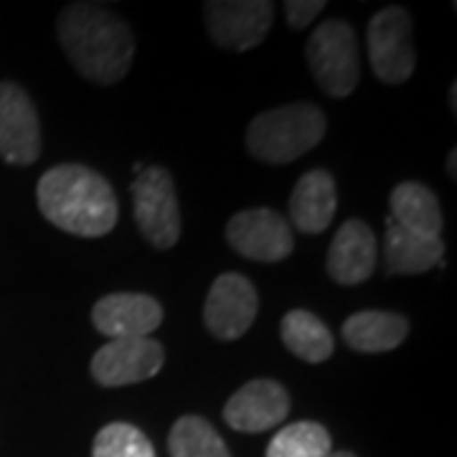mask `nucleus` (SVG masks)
I'll return each mask as SVG.
<instances>
[{
    "label": "nucleus",
    "mask_w": 457,
    "mask_h": 457,
    "mask_svg": "<svg viewBox=\"0 0 457 457\" xmlns=\"http://www.w3.org/2000/svg\"><path fill=\"white\" fill-rule=\"evenodd\" d=\"M92 323L102 336H110V341L150 338V333L163 323V308L150 295L112 293L92 308Z\"/></svg>",
    "instance_id": "13"
},
{
    "label": "nucleus",
    "mask_w": 457,
    "mask_h": 457,
    "mask_svg": "<svg viewBox=\"0 0 457 457\" xmlns=\"http://www.w3.org/2000/svg\"><path fill=\"white\" fill-rule=\"evenodd\" d=\"M285 11H287V23L295 31H303L315 21V16H320V11H326V3L323 0H290L285 3Z\"/></svg>",
    "instance_id": "23"
},
{
    "label": "nucleus",
    "mask_w": 457,
    "mask_h": 457,
    "mask_svg": "<svg viewBox=\"0 0 457 457\" xmlns=\"http://www.w3.org/2000/svg\"><path fill=\"white\" fill-rule=\"evenodd\" d=\"M394 224L407 228L420 237H440L442 234V206L437 196L417 180H404L392 191L389 198Z\"/></svg>",
    "instance_id": "18"
},
{
    "label": "nucleus",
    "mask_w": 457,
    "mask_h": 457,
    "mask_svg": "<svg viewBox=\"0 0 457 457\" xmlns=\"http://www.w3.org/2000/svg\"><path fill=\"white\" fill-rule=\"evenodd\" d=\"M378 245L371 227L361 219H348L333 237L326 270L338 285H361L374 275Z\"/></svg>",
    "instance_id": "14"
},
{
    "label": "nucleus",
    "mask_w": 457,
    "mask_h": 457,
    "mask_svg": "<svg viewBox=\"0 0 457 457\" xmlns=\"http://www.w3.org/2000/svg\"><path fill=\"white\" fill-rule=\"evenodd\" d=\"M260 312V295L254 285L237 272H227L213 279L206 305L204 323L219 341H237L252 328Z\"/></svg>",
    "instance_id": "9"
},
{
    "label": "nucleus",
    "mask_w": 457,
    "mask_h": 457,
    "mask_svg": "<svg viewBox=\"0 0 457 457\" xmlns=\"http://www.w3.org/2000/svg\"><path fill=\"white\" fill-rule=\"evenodd\" d=\"M41 153L38 114L26 89L0 82V158L11 165L36 163Z\"/></svg>",
    "instance_id": "11"
},
{
    "label": "nucleus",
    "mask_w": 457,
    "mask_h": 457,
    "mask_svg": "<svg viewBox=\"0 0 457 457\" xmlns=\"http://www.w3.org/2000/svg\"><path fill=\"white\" fill-rule=\"evenodd\" d=\"M227 242L237 254L254 262L287 260L295 246L287 219L272 209L234 213L227 224Z\"/></svg>",
    "instance_id": "10"
},
{
    "label": "nucleus",
    "mask_w": 457,
    "mask_h": 457,
    "mask_svg": "<svg viewBox=\"0 0 457 457\" xmlns=\"http://www.w3.org/2000/svg\"><path fill=\"white\" fill-rule=\"evenodd\" d=\"M212 38L228 51H249L267 38L275 5L267 0H212L204 5Z\"/></svg>",
    "instance_id": "7"
},
{
    "label": "nucleus",
    "mask_w": 457,
    "mask_h": 457,
    "mask_svg": "<svg viewBox=\"0 0 457 457\" xmlns=\"http://www.w3.org/2000/svg\"><path fill=\"white\" fill-rule=\"evenodd\" d=\"M170 457H231L224 440L204 417L186 414L168 435Z\"/></svg>",
    "instance_id": "20"
},
{
    "label": "nucleus",
    "mask_w": 457,
    "mask_h": 457,
    "mask_svg": "<svg viewBox=\"0 0 457 457\" xmlns=\"http://www.w3.org/2000/svg\"><path fill=\"white\" fill-rule=\"evenodd\" d=\"M132 209L140 234L155 249H170L180 239V206L176 183L165 168L150 165L132 180Z\"/></svg>",
    "instance_id": "5"
},
{
    "label": "nucleus",
    "mask_w": 457,
    "mask_h": 457,
    "mask_svg": "<svg viewBox=\"0 0 457 457\" xmlns=\"http://www.w3.org/2000/svg\"><path fill=\"white\" fill-rule=\"evenodd\" d=\"M59 41L84 79L114 84L125 79L135 56L130 26L99 3H71L59 16Z\"/></svg>",
    "instance_id": "1"
},
{
    "label": "nucleus",
    "mask_w": 457,
    "mask_h": 457,
    "mask_svg": "<svg viewBox=\"0 0 457 457\" xmlns=\"http://www.w3.org/2000/svg\"><path fill=\"white\" fill-rule=\"evenodd\" d=\"M163 345L153 338H114L92 359V378L99 386H130L147 381L163 369Z\"/></svg>",
    "instance_id": "8"
},
{
    "label": "nucleus",
    "mask_w": 457,
    "mask_h": 457,
    "mask_svg": "<svg viewBox=\"0 0 457 457\" xmlns=\"http://www.w3.org/2000/svg\"><path fill=\"white\" fill-rule=\"evenodd\" d=\"M92 457H155V447L135 425L112 422L97 432Z\"/></svg>",
    "instance_id": "22"
},
{
    "label": "nucleus",
    "mask_w": 457,
    "mask_h": 457,
    "mask_svg": "<svg viewBox=\"0 0 457 457\" xmlns=\"http://www.w3.org/2000/svg\"><path fill=\"white\" fill-rule=\"evenodd\" d=\"M369 62L386 84H404L414 74L411 18L404 8H384L369 23Z\"/></svg>",
    "instance_id": "6"
},
{
    "label": "nucleus",
    "mask_w": 457,
    "mask_h": 457,
    "mask_svg": "<svg viewBox=\"0 0 457 457\" xmlns=\"http://www.w3.org/2000/svg\"><path fill=\"white\" fill-rule=\"evenodd\" d=\"M330 453V435L318 422L287 425L267 447V457H326Z\"/></svg>",
    "instance_id": "21"
},
{
    "label": "nucleus",
    "mask_w": 457,
    "mask_h": 457,
    "mask_svg": "<svg viewBox=\"0 0 457 457\" xmlns=\"http://www.w3.org/2000/svg\"><path fill=\"white\" fill-rule=\"evenodd\" d=\"M326 457H356V455H353V453H345V450H343V453H330V455H326Z\"/></svg>",
    "instance_id": "25"
},
{
    "label": "nucleus",
    "mask_w": 457,
    "mask_h": 457,
    "mask_svg": "<svg viewBox=\"0 0 457 457\" xmlns=\"http://www.w3.org/2000/svg\"><path fill=\"white\" fill-rule=\"evenodd\" d=\"M285 348L305 363H323L333 356L336 341L328 326L311 311H290L279 323Z\"/></svg>",
    "instance_id": "19"
},
{
    "label": "nucleus",
    "mask_w": 457,
    "mask_h": 457,
    "mask_svg": "<svg viewBox=\"0 0 457 457\" xmlns=\"http://www.w3.org/2000/svg\"><path fill=\"white\" fill-rule=\"evenodd\" d=\"M455 158H457V150H450V161H447V168H450V176L455 179Z\"/></svg>",
    "instance_id": "24"
},
{
    "label": "nucleus",
    "mask_w": 457,
    "mask_h": 457,
    "mask_svg": "<svg viewBox=\"0 0 457 457\" xmlns=\"http://www.w3.org/2000/svg\"><path fill=\"white\" fill-rule=\"evenodd\" d=\"M343 341L361 353H384L407 341L409 323L404 315L389 311L353 312L341 328Z\"/></svg>",
    "instance_id": "17"
},
{
    "label": "nucleus",
    "mask_w": 457,
    "mask_h": 457,
    "mask_svg": "<svg viewBox=\"0 0 457 457\" xmlns=\"http://www.w3.org/2000/svg\"><path fill=\"white\" fill-rule=\"evenodd\" d=\"M36 201L54 227L87 239L110 234L120 213L110 180L77 163L49 168L38 179Z\"/></svg>",
    "instance_id": "2"
},
{
    "label": "nucleus",
    "mask_w": 457,
    "mask_h": 457,
    "mask_svg": "<svg viewBox=\"0 0 457 457\" xmlns=\"http://www.w3.org/2000/svg\"><path fill=\"white\" fill-rule=\"evenodd\" d=\"M338 209V191L333 176L315 168L297 180L290 196V219L303 234H320L330 227Z\"/></svg>",
    "instance_id": "15"
},
{
    "label": "nucleus",
    "mask_w": 457,
    "mask_h": 457,
    "mask_svg": "<svg viewBox=\"0 0 457 457\" xmlns=\"http://www.w3.org/2000/svg\"><path fill=\"white\" fill-rule=\"evenodd\" d=\"M326 112L311 102H295L257 114L246 130V147L264 163H293L326 137Z\"/></svg>",
    "instance_id": "3"
},
{
    "label": "nucleus",
    "mask_w": 457,
    "mask_h": 457,
    "mask_svg": "<svg viewBox=\"0 0 457 457\" xmlns=\"http://www.w3.org/2000/svg\"><path fill=\"white\" fill-rule=\"evenodd\" d=\"M290 411V394L275 378H254L228 396L224 420L237 432H264L285 422Z\"/></svg>",
    "instance_id": "12"
},
{
    "label": "nucleus",
    "mask_w": 457,
    "mask_h": 457,
    "mask_svg": "<svg viewBox=\"0 0 457 457\" xmlns=\"http://www.w3.org/2000/svg\"><path fill=\"white\" fill-rule=\"evenodd\" d=\"M305 56L315 82L328 97L343 99L353 95L361 77L359 38L345 21L330 18L320 23L308 38Z\"/></svg>",
    "instance_id": "4"
},
{
    "label": "nucleus",
    "mask_w": 457,
    "mask_h": 457,
    "mask_svg": "<svg viewBox=\"0 0 457 457\" xmlns=\"http://www.w3.org/2000/svg\"><path fill=\"white\" fill-rule=\"evenodd\" d=\"M445 254L442 237H420L411 234L394 219H386V237H384V260L389 275H422L440 264Z\"/></svg>",
    "instance_id": "16"
}]
</instances>
